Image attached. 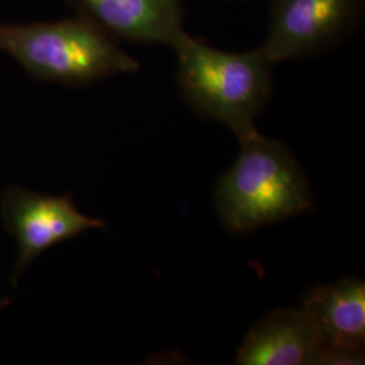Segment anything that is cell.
Segmentation results:
<instances>
[{
	"label": "cell",
	"instance_id": "1",
	"mask_svg": "<svg viewBox=\"0 0 365 365\" xmlns=\"http://www.w3.org/2000/svg\"><path fill=\"white\" fill-rule=\"evenodd\" d=\"M173 51L178 88L196 114L229 126L238 140L257 131L256 119L274 86V64L261 46L225 52L185 34Z\"/></svg>",
	"mask_w": 365,
	"mask_h": 365
},
{
	"label": "cell",
	"instance_id": "2",
	"mask_svg": "<svg viewBox=\"0 0 365 365\" xmlns=\"http://www.w3.org/2000/svg\"><path fill=\"white\" fill-rule=\"evenodd\" d=\"M241 152L218 182L217 210L232 233H249L312 207L309 182L286 145L259 130L238 140Z\"/></svg>",
	"mask_w": 365,
	"mask_h": 365
},
{
	"label": "cell",
	"instance_id": "3",
	"mask_svg": "<svg viewBox=\"0 0 365 365\" xmlns=\"http://www.w3.org/2000/svg\"><path fill=\"white\" fill-rule=\"evenodd\" d=\"M0 51L30 76L69 87L91 86L141 68L117 39L81 16L33 25L0 24Z\"/></svg>",
	"mask_w": 365,
	"mask_h": 365
},
{
	"label": "cell",
	"instance_id": "4",
	"mask_svg": "<svg viewBox=\"0 0 365 365\" xmlns=\"http://www.w3.org/2000/svg\"><path fill=\"white\" fill-rule=\"evenodd\" d=\"M364 0H269L268 34L261 49L274 66L309 58L351 38L364 15Z\"/></svg>",
	"mask_w": 365,
	"mask_h": 365
},
{
	"label": "cell",
	"instance_id": "5",
	"mask_svg": "<svg viewBox=\"0 0 365 365\" xmlns=\"http://www.w3.org/2000/svg\"><path fill=\"white\" fill-rule=\"evenodd\" d=\"M0 214L18 247L13 284L43 252L105 222L81 214L71 196L43 195L24 187H9L0 199Z\"/></svg>",
	"mask_w": 365,
	"mask_h": 365
},
{
	"label": "cell",
	"instance_id": "6",
	"mask_svg": "<svg viewBox=\"0 0 365 365\" xmlns=\"http://www.w3.org/2000/svg\"><path fill=\"white\" fill-rule=\"evenodd\" d=\"M117 41L175 48L187 34L184 0H64Z\"/></svg>",
	"mask_w": 365,
	"mask_h": 365
},
{
	"label": "cell",
	"instance_id": "7",
	"mask_svg": "<svg viewBox=\"0 0 365 365\" xmlns=\"http://www.w3.org/2000/svg\"><path fill=\"white\" fill-rule=\"evenodd\" d=\"M322 341L307 313L277 309L252 327L242 341L235 364H317Z\"/></svg>",
	"mask_w": 365,
	"mask_h": 365
},
{
	"label": "cell",
	"instance_id": "8",
	"mask_svg": "<svg viewBox=\"0 0 365 365\" xmlns=\"http://www.w3.org/2000/svg\"><path fill=\"white\" fill-rule=\"evenodd\" d=\"M302 309L310 317L322 349L364 351L365 284L359 277L312 289Z\"/></svg>",
	"mask_w": 365,
	"mask_h": 365
},
{
	"label": "cell",
	"instance_id": "9",
	"mask_svg": "<svg viewBox=\"0 0 365 365\" xmlns=\"http://www.w3.org/2000/svg\"><path fill=\"white\" fill-rule=\"evenodd\" d=\"M9 303H10V299H9V298L0 300V310H1V309H4V307L9 304Z\"/></svg>",
	"mask_w": 365,
	"mask_h": 365
}]
</instances>
